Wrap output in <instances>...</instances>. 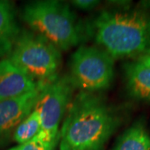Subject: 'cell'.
<instances>
[{"instance_id": "obj_16", "label": "cell", "mask_w": 150, "mask_h": 150, "mask_svg": "<svg viewBox=\"0 0 150 150\" xmlns=\"http://www.w3.org/2000/svg\"><path fill=\"white\" fill-rule=\"evenodd\" d=\"M142 5L144 6V7H146V8H150V1H146V2H143Z\"/></svg>"}, {"instance_id": "obj_7", "label": "cell", "mask_w": 150, "mask_h": 150, "mask_svg": "<svg viewBox=\"0 0 150 150\" xmlns=\"http://www.w3.org/2000/svg\"><path fill=\"white\" fill-rule=\"evenodd\" d=\"M47 84L38 83L32 91L0 101V143L13 135L17 127L31 113Z\"/></svg>"}, {"instance_id": "obj_6", "label": "cell", "mask_w": 150, "mask_h": 150, "mask_svg": "<svg viewBox=\"0 0 150 150\" xmlns=\"http://www.w3.org/2000/svg\"><path fill=\"white\" fill-rule=\"evenodd\" d=\"M75 86L69 76H58L44 88L36 108L42 129L51 139H59V125L72 102Z\"/></svg>"}, {"instance_id": "obj_14", "label": "cell", "mask_w": 150, "mask_h": 150, "mask_svg": "<svg viewBox=\"0 0 150 150\" xmlns=\"http://www.w3.org/2000/svg\"><path fill=\"white\" fill-rule=\"evenodd\" d=\"M100 1L97 0H74L71 1V4L76 8L82 11H89L94 9L100 4Z\"/></svg>"}, {"instance_id": "obj_1", "label": "cell", "mask_w": 150, "mask_h": 150, "mask_svg": "<svg viewBox=\"0 0 150 150\" xmlns=\"http://www.w3.org/2000/svg\"><path fill=\"white\" fill-rule=\"evenodd\" d=\"M122 116L101 95L80 91L69 106L59 150H104Z\"/></svg>"}, {"instance_id": "obj_15", "label": "cell", "mask_w": 150, "mask_h": 150, "mask_svg": "<svg viewBox=\"0 0 150 150\" xmlns=\"http://www.w3.org/2000/svg\"><path fill=\"white\" fill-rule=\"evenodd\" d=\"M136 60H139L140 62L144 63L145 64L149 65L150 66V49L149 51H147L146 53L144 54L140 55L139 57H138L137 59H135Z\"/></svg>"}, {"instance_id": "obj_2", "label": "cell", "mask_w": 150, "mask_h": 150, "mask_svg": "<svg viewBox=\"0 0 150 150\" xmlns=\"http://www.w3.org/2000/svg\"><path fill=\"white\" fill-rule=\"evenodd\" d=\"M86 31L114 59H137L150 49V8H119L102 10Z\"/></svg>"}, {"instance_id": "obj_13", "label": "cell", "mask_w": 150, "mask_h": 150, "mask_svg": "<svg viewBox=\"0 0 150 150\" xmlns=\"http://www.w3.org/2000/svg\"><path fill=\"white\" fill-rule=\"evenodd\" d=\"M59 144V139H51L43 131L38 134L28 142L18 144L8 150H55L56 146Z\"/></svg>"}, {"instance_id": "obj_4", "label": "cell", "mask_w": 150, "mask_h": 150, "mask_svg": "<svg viewBox=\"0 0 150 150\" xmlns=\"http://www.w3.org/2000/svg\"><path fill=\"white\" fill-rule=\"evenodd\" d=\"M7 59L37 83L54 81L62 61L59 48L33 31H21Z\"/></svg>"}, {"instance_id": "obj_10", "label": "cell", "mask_w": 150, "mask_h": 150, "mask_svg": "<svg viewBox=\"0 0 150 150\" xmlns=\"http://www.w3.org/2000/svg\"><path fill=\"white\" fill-rule=\"evenodd\" d=\"M20 33L13 4L0 0V59L8 58Z\"/></svg>"}, {"instance_id": "obj_12", "label": "cell", "mask_w": 150, "mask_h": 150, "mask_svg": "<svg viewBox=\"0 0 150 150\" xmlns=\"http://www.w3.org/2000/svg\"><path fill=\"white\" fill-rule=\"evenodd\" d=\"M42 129L40 113L36 107L22 122L13 134V139L18 144H23L33 139Z\"/></svg>"}, {"instance_id": "obj_3", "label": "cell", "mask_w": 150, "mask_h": 150, "mask_svg": "<svg viewBox=\"0 0 150 150\" xmlns=\"http://www.w3.org/2000/svg\"><path fill=\"white\" fill-rule=\"evenodd\" d=\"M22 18L33 32L46 38L59 50L78 46L83 28L69 6L56 0L28 3L22 10Z\"/></svg>"}, {"instance_id": "obj_9", "label": "cell", "mask_w": 150, "mask_h": 150, "mask_svg": "<svg viewBox=\"0 0 150 150\" xmlns=\"http://www.w3.org/2000/svg\"><path fill=\"white\" fill-rule=\"evenodd\" d=\"M125 87L132 98L150 102V66L133 59L123 67Z\"/></svg>"}, {"instance_id": "obj_5", "label": "cell", "mask_w": 150, "mask_h": 150, "mask_svg": "<svg viewBox=\"0 0 150 150\" xmlns=\"http://www.w3.org/2000/svg\"><path fill=\"white\" fill-rule=\"evenodd\" d=\"M69 77L81 91L106 90L114 78V59L98 46L82 45L72 54Z\"/></svg>"}, {"instance_id": "obj_11", "label": "cell", "mask_w": 150, "mask_h": 150, "mask_svg": "<svg viewBox=\"0 0 150 150\" xmlns=\"http://www.w3.org/2000/svg\"><path fill=\"white\" fill-rule=\"evenodd\" d=\"M112 150H150V134L144 122L135 121L119 136Z\"/></svg>"}, {"instance_id": "obj_8", "label": "cell", "mask_w": 150, "mask_h": 150, "mask_svg": "<svg viewBox=\"0 0 150 150\" xmlns=\"http://www.w3.org/2000/svg\"><path fill=\"white\" fill-rule=\"evenodd\" d=\"M38 85L9 59L0 60V101L32 91Z\"/></svg>"}]
</instances>
